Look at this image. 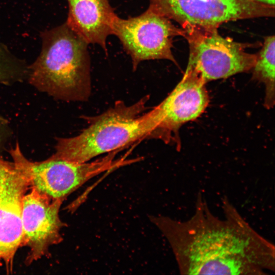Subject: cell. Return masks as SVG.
Wrapping results in <instances>:
<instances>
[{
    "label": "cell",
    "mask_w": 275,
    "mask_h": 275,
    "mask_svg": "<svg viewBox=\"0 0 275 275\" xmlns=\"http://www.w3.org/2000/svg\"><path fill=\"white\" fill-rule=\"evenodd\" d=\"M224 217L210 210L201 191L190 218L149 215L168 241L182 274L265 275L275 270V248L244 219L226 196Z\"/></svg>",
    "instance_id": "1"
},
{
    "label": "cell",
    "mask_w": 275,
    "mask_h": 275,
    "mask_svg": "<svg viewBox=\"0 0 275 275\" xmlns=\"http://www.w3.org/2000/svg\"><path fill=\"white\" fill-rule=\"evenodd\" d=\"M42 48L28 79L40 91L66 101H85L91 93L89 44L65 22L41 34Z\"/></svg>",
    "instance_id": "2"
},
{
    "label": "cell",
    "mask_w": 275,
    "mask_h": 275,
    "mask_svg": "<svg viewBox=\"0 0 275 275\" xmlns=\"http://www.w3.org/2000/svg\"><path fill=\"white\" fill-rule=\"evenodd\" d=\"M146 96L127 105L118 101L100 115L87 117L89 126L78 135L58 139L51 157L77 163L121 150L136 141L152 138L156 128L152 109L147 113Z\"/></svg>",
    "instance_id": "3"
},
{
    "label": "cell",
    "mask_w": 275,
    "mask_h": 275,
    "mask_svg": "<svg viewBox=\"0 0 275 275\" xmlns=\"http://www.w3.org/2000/svg\"><path fill=\"white\" fill-rule=\"evenodd\" d=\"M118 152H109L95 161L77 163L51 156L42 161H30L23 155L18 143L10 151L13 163L26 179L30 188L52 200L63 201L94 177L127 165L125 156L115 159Z\"/></svg>",
    "instance_id": "4"
},
{
    "label": "cell",
    "mask_w": 275,
    "mask_h": 275,
    "mask_svg": "<svg viewBox=\"0 0 275 275\" xmlns=\"http://www.w3.org/2000/svg\"><path fill=\"white\" fill-rule=\"evenodd\" d=\"M189 44L186 69L206 83L252 69L257 54L245 50L246 44L220 35L217 29H183Z\"/></svg>",
    "instance_id": "5"
},
{
    "label": "cell",
    "mask_w": 275,
    "mask_h": 275,
    "mask_svg": "<svg viewBox=\"0 0 275 275\" xmlns=\"http://www.w3.org/2000/svg\"><path fill=\"white\" fill-rule=\"evenodd\" d=\"M148 8L183 29H215L239 19L274 16V6L252 0H149Z\"/></svg>",
    "instance_id": "6"
},
{
    "label": "cell",
    "mask_w": 275,
    "mask_h": 275,
    "mask_svg": "<svg viewBox=\"0 0 275 275\" xmlns=\"http://www.w3.org/2000/svg\"><path fill=\"white\" fill-rule=\"evenodd\" d=\"M113 31L130 56L134 71L147 60H168L176 64L172 51L173 40L185 35L183 28L149 8L135 17L123 19L117 16Z\"/></svg>",
    "instance_id": "7"
},
{
    "label": "cell",
    "mask_w": 275,
    "mask_h": 275,
    "mask_svg": "<svg viewBox=\"0 0 275 275\" xmlns=\"http://www.w3.org/2000/svg\"><path fill=\"white\" fill-rule=\"evenodd\" d=\"M31 189L23 197L22 208V246L29 249L26 265L49 255L50 246L62 241L61 231L67 226L60 216L64 201Z\"/></svg>",
    "instance_id": "8"
},
{
    "label": "cell",
    "mask_w": 275,
    "mask_h": 275,
    "mask_svg": "<svg viewBox=\"0 0 275 275\" xmlns=\"http://www.w3.org/2000/svg\"><path fill=\"white\" fill-rule=\"evenodd\" d=\"M28 182L13 162L0 158V267L13 271L14 258L22 246L23 199Z\"/></svg>",
    "instance_id": "9"
},
{
    "label": "cell",
    "mask_w": 275,
    "mask_h": 275,
    "mask_svg": "<svg viewBox=\"0 0 275 275\" xmlns=\"http://www.w3.org/2000/svg\"><path fill=\"white\" fill-rule=\"evenodd\" d=\"M205 84L196 73L186 69L173 90L153 108L156 126L152 138L169 141L182 125L204 112L209 103Z\"/></svg>",
    "instance_id": "10"
},
{
    "label": "cell",
    "mask_w": 275,
    "mask_h": 275,
    "mask_svg": "<svg viewBox=\"0 0 275 275\" xmlns=\"http://www.w3.org/2000/svg\"><path fill=\"white\" fill-rule=\"evenodd\" d=\"M66 23L89 44H97L107 51L106 40L113 34L117 16L109 0H67Z\"/></svg>",
    "instance_id": "11"
},
{
    "label": "cell",
    "mask_w": 275,
    "mask_h": 275,
    "mask_svg": "<svg viewBox=\"0 0 275 275\" xmlns=\"http://www.w3.org/2000/svg\"><path fill=\"white\" fill-rule=\"evenodd\" d=\"M274 35L265 37L252 69L254 78L265 85L264 104L267 108L272 107L274 103Z\"/></svg>",
    "instance_id": "12"
},
{
    "label": "cell",
    "mask_w": 275,
    "mask_h": 275,
    "mask_svg": "<svg viewBox=\"0 0 275 275\" xmlns=\"http://www.w3.org/2000/svg\"><path fill=\"white\" fill-rule=\"evenodd\" d=\"M29 66L15 57L4 44L0 43V84L6 85L28 77Z\"/></svg>",
    "instance_id": "13"
},
{
    "label": "cell",
    "mask_w": 275,
    "mask_h": 275,
    "mask_svg": "<svg viewBox=\"0 0 275 275\" xmlns=\"http://www.w3.org/2000/svg\"><path fill=\"white\" fill-rule=\"evenodd\" d=\"M8 128L6 123L0 118V149L4 145L8 135Z\"/></svg>",
    "instance_id": "14"
},
{
    "label": "cell",
    "mask_w": 275,
    "mask_h": 275,
    "mask_svg": "<svg viewBox=\"0 0 275 275\" xmlns=\"http://www.w3.org/2000/svg\"><path fill=\"white\" fill-rule=\"evenodd\" d=\"M265 4L274 6V0H252Z\"/></svg>",
    "instance_id": "15"
}]
</instances>
